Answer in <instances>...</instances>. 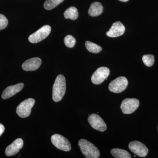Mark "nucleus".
<instances>
[{
    "label": "nucleus",
    "instance_id": "21",
    "mask_svg": "<svg viewBox=\"0 0 158 158\" xmlns=\"http://www.w3.org/2000/svg\"><path fill=\"white\" fill-rule=\"evenodd\" d=\"M64 41L65 46L69 48H73L76 43L75 38L70 35H67L65 37Z\"/></svg>",
    "mask_w": 158,
    "mask_h": 158
},
{
    "label": "nucleus",
    "instance_id": "20",
    "mask_svg": "<svg viewBox=\"0 0 158 158\" xmlns=\"http://www.w3.org/2000/svg\"><path fill=\"white\" fill-rule=\"evenodd\" d=\"M142 61L146 66L151 67L154 63L155 57L152 55H144L142 57Z\"/></svg>",
    "mask_w": 158,
    "mask_h": 158
},
{
    "label": "nucleus",
    "instance_id": "7",
    "mask_svg": "<svg viewBox=\"0 0 158 158\" xmlns=\"http://www.w3.org/2000/svg\"><path fill=\"white\" fill-rule=\"evenodd\" d=\"M139 104V101L137 99L126 98L123 101L120 109L123 114H131L137 110Z\"/></svg>",
    "mask_w": 158,
    "mask_h": 158
},
{
    "label": "nucleus",
    "instance_id": "17",
    "mask_svg": "<svg viewBox=\"0 0 158 158\" xmlns=\"http://www.w3.org/2000/svg\"><path fill=\"white\" fill-rule=\"evenodd\" d=\"M64 17L66 19H69L75 20L78 17V12L77 9L74 7H70L65 11Z\"/></svg>",
    "mask_w": 158,
    "mask_h": 158
},
{
    "label": "nucleus",
    "instance_id": "11",
    "mask_svg": "<svg viewBox=\"0 0 158 158\" xmlns=\"http://www.w3.org/2000/svg\"><path fill=\"white\" fill-rule=\"evenodd\" d=\"M23 146V141L21 138H17L11 144L9 145L6 149V155L7 156H15L19 152Z\"/></svg>",
    "mask_w": 158,
    "mask_h": 158
},
{
    "label": "nucleus",
    "instance_id": "9",
    "mask_svg": "<svg viewBox=\"0 0 158 158\" xmlns=\"http://www.w3.org/2000/svg\"><path fill=\"white\" fill-rule=\"evenodd\" d=\"M88 121L91 127L99 131L104 132L107 129L106 125L103 119L98 114L93 113L90 115Z\"/></svg>",
    "mask_w": 158,
    "mask_h": 158
},
{
    "label": "nucleus",
    "instance_id": "18",
    "mask_svg": "<svg viewBox=\"0 0 158 158\" xmlns=\"http://www.w3.org/2000/svg\"><path fill=\"white\" fill-rule=\"evenodd\" d=\"M85 44L87 50L92 53H98L102 51V48L100 46L90 41H86Z\"/></svg>",
    "mask_w": 158,
    "mask_h": 158
},
{
    "label": "nucleus",
    "instance_id": "16",
    "mask_svg": "<svg viewBox=\"0 0 158 158\" xmlns=\"http://www.w3.org/2000/svg\"><path fill=\"white\" fill-rule=\"evenodd\" d=\"M111 155L116 158H131L129 153L125 150L120 148H113L110 151Z\"/></svg>",
    "mask_w": 158,
    "mask_h": 158
},
{
    "label": "nucleus",
    "instance_id": "24",
    "mask_svg": "<svg viewBox=\"0 0 158 158\" xmlns=\"http://www.w3.org/2000/svg\"><path fill=\"white\" fill-rule=\"evenodd\" d=\"M118 1L122 2H127L129 0H118Z\"/></svg>",
    "mask_w": 158,
    "mask_h": 158
},
{
    "label": "nucleus",
    "instance_id": "3",
    "mask_svg": "<svg viewBox=\"0 0 158 158\" xmlns=\"http://www.w3.org/2000/svg\"><path fill=\"white\" fill-rule=\"evenodd\" d=\"M35 100L33 98H28L22 102L16 109V113L21 118H27L30 116L31 109L35 104Z\"/></svg>",
    "mask_w": 158,
    "mask_h": 158
},
{
    "label": "nucleus",
    "instance_id": "6",
    "mask_svg": "<svg viewBox=\"0 0 158 158\" xmlns=\"http://www.w3.org/2000/svg\"><path fill=\"white\" fill-rule=\"evenodd\" d=\"M51 27L49 25L44 26L38 31L29 36V41L31 43H37L46 38L50 34Z\"/></svg>",
    "mask_w": 158,
    "mask_h": 158
},
{
    "label": "nucleus",
    "instance_id": "14",
    "mask_svg": "<svg viewBox=\"0 0 158 158\" xmlns=\"http://www.w3.org/2000/svg\"><path fill=\"white\" fill-rule=\"evenodd\" d=\"M24 84L21 83L7 87L3 91L2 95V98L6 99L14 96L22 90Z\"/></svg>",
    "mask_w": 158,
    "mask_h": 158
},
{
    "label": "nucleus",
    "instance_id": "13",
    "mask_svg": "<svg viewBox=\"0 0 158 158\" xmlns=\"http://www.w3.org/2000/svg\"><path fill=\"white\" fill-rule=\"evenodd\" d=\"M41 64V60L39 58H33L27 60L23 63L22 68L26 71L37 70Z\"/></svg>",
    "mask_w": 158,
    "mask_h": 158
},
{
    "label": "nucleus",
    "instance_id": "23",
    "mask_svg": "<svg viewBox=\"0 0 158 158\" xmlns=\"http://www.w3.org/2000/svg\"><path fill=\"white\" fill-rule=\"evenodd\" d=\"M5 127L3 126V125L0 123V136L2 135L3 133H4V131H5Z\"/></svg>",
    "mask_w": 158,
    "mask_h": 158
},
{
    "label": "nucleus",
    "instance_id": "12",
    "mask_svg": "<svg viewBox=\"0 0 158 158\" xmlns=\"http://www.w3.org/2000/svg\"><path fill=\"white\" fill-rule=\"evenodd\" d=\"M125 28L120 22L113 23L109 31L106 32L107 36L110 37H119L124 34Z\"/></svg>",
    "mask_w": 158,
    "mask_h": 158
},
{
    "label": "nucleus",
    "instance_id": "1",
    "mask_svg": "<svg viewBox=\"0 0 158 158\" xmlns=\"http://www.w3.org/2000/svg\"><path fill=\"white\" fill-rule=\"evenodd\" d=\"M66 91V81L64 76L59 75L55 80L53 87L52 98L54 101H60L65 95Z\"/></svg>",
    "mask_w": 158,
    "mask_h": 158
},
{
    "label": "nucleus",
    "instance_id": "5",
    "mask_svg": "<svg viewBox=\"0 0 158 158\" xmlns=\"http://www.w3.org/2000/svg\"><path fill=\"white\" fill-rule=\"evenodd\" d=\"M128 82L124 77H119L111 82L109 86L110 91L115 93H120L127 88Z\"/></svg>",
    "mask_w": 158,
    "mask_h": 158
},
{
    "label": "nucleus",
    "instance_id": "2",
    "mask_svg": "<svg viewBox=\"0 0 158 158\" xmlns=\"http://www.w3.org/2000/svg\"><path fill=\"white\" fill-rule=\"evenodd\" d=\"M78 145L81 151L85 157L87 158H98L100 153L98 148L90 141L81 139L79 141Z\"/></svg>",
    "mask_w": 158,
    "mask_h": 158
},
{
    "label": "nucleus",
    "instance_id": "22",
    "mask_svg": "<svg viewBox=\"0 0 158 158\" xmlns=\"http://www.w3.org/2000/svg\"><path fill=\"white\" fill-rule=\"evenodd\" d=\"M8 24V19L5 15L0 14V31L6 28Z\"/></svg>",
    "mask_w": 158,
    "mask_h": 158
},
{
    "label": "nucleus",
    "instance_id": "4",
    "mask_svg": "<svg viewBox=\"0 0 158 158\" xmlns=\"http://www.w3.org/2000/svg\"><path fill=\"white\" fill-rule=\"evenodd\" d=\"M52 143L56 148L64 151H69L71 145L67 138L59 134H55L51 137Z\"/></svg>",
    "mask_w": 158,
    "mask_h": 158
},
{
    "label": "nucleus",
    "instance_id": "8",
    "mask_svg": "<svg viewBox=\"0 0 158 158\" xmlns=\"http://www.w3.org/2000/svg\"><path fill=\"white\" fill-rule=\"evenodd\" d=\"M110 73V69L107 67H100L92 75L91 78V81L94 85H100L105 80H107Z\"/></svg>",
    "mask_w": 158,
    "mask_h": 158
},
{
    "label": "nucleus",
    "instance_id": "10",
    "mask_svg": "<svg viewBox=\"0 0 158 158\" xmlns=\"http://www.w3.org/2000/svg\"><path fill=\"white\" fill-rule=\"evenodd\" d=\"M128 147L132 152L141 157H144L148 153V148L140 141H131L129 144Z\"/></svg>",
    "mask_w": 158,
    "mask_h": 158
},
{
    "label": "nucleus",
    "instance_id": "19",
    "mask_svg": "<svg viewBox=\"0 0 158 158\" xmlns=\"http://www.w3.org/2000/svg\"><path fill=\"white\" fill-rule=\"evenodd\" d=\"M64 0H46L44 3V8L47 10H51L61 4Z\"/></svg>",
    "mask_w": 158,
    "mask_h": 158
},
{
    "label": "nucleus",
    "instance_id": "15",
    "mask_svg": "<svg viewBox=\"0 0 158 158\" xmlns=\"http://www.w3.org/2000/svg\"><path fill=\"white\" fill-rule=\"evenodd\" d=\"M103 11V7L101 3L94 2L90 5L88 10V14L92 17H96L102 14Z\"/></svg>",
    "mask_w": 158,
    "mask_h": 158
}]
</instances>
